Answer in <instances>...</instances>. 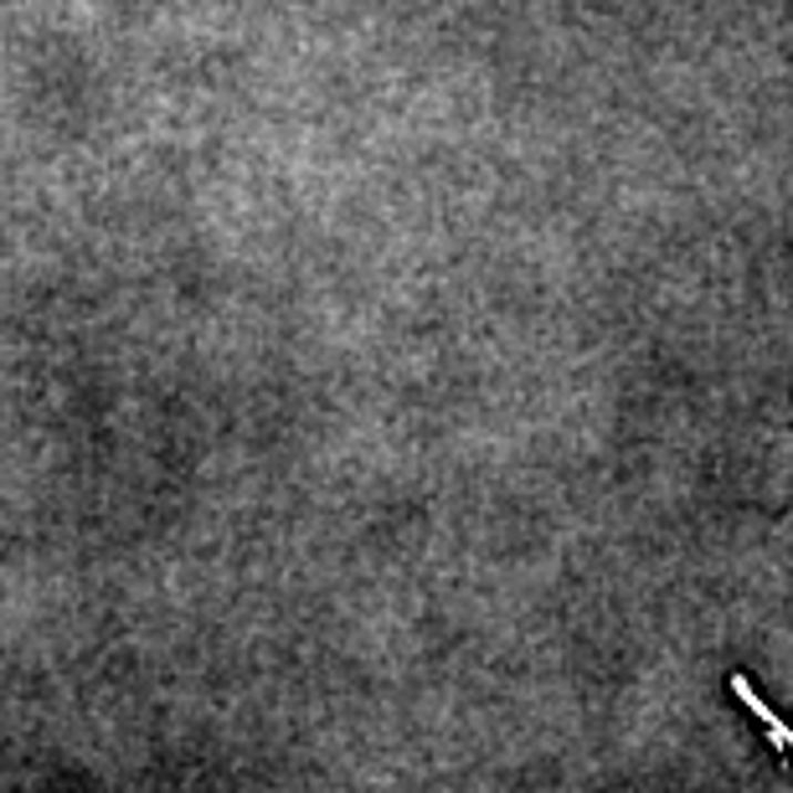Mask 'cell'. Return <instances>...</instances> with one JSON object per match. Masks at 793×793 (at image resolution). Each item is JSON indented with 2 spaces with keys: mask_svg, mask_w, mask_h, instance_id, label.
I'll return each mask as SVG.
<instances>
[{
  "mask_svg": "<svg viewBox=\"0 0 793 793\" xmlns=\"http://www.w3.org/2000/svg\"><path fill=\"white\" fill-rule=\"evenodd\" d=\"M732 691H737V696H742V706H748V711H758V717H763V721H768V737H773V748H783V752H793V732H789V727H783V721H779V717H773V711H768V706H763V701H758V691H752L748 680L737 676V680H732Z\"/></svg>",
  "mask_w": 793,
  "mask_h": 793,
  "instance_id": "cell-1",
  "label": "cell"
}]
</instances>
